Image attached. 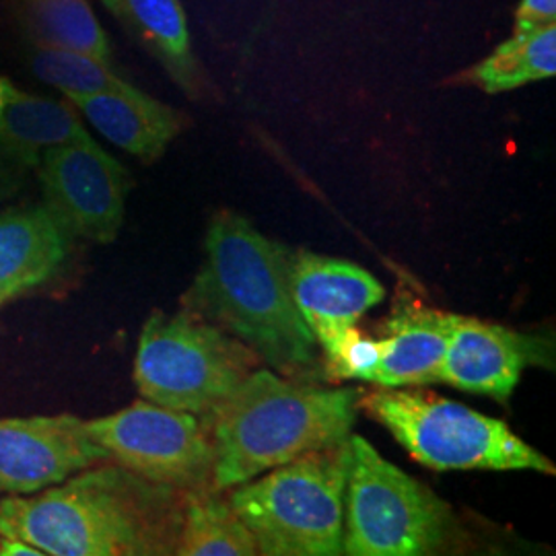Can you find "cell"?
I'll list each match as a JSON object with an SVG mask.
<instances>
[{
    "label": "cell",
    "instance_id": "22",
    "mask_svg": "<svg viewBox=\"0 0 556 556\" xmlns=\"http://www.w3.org/2000/svg\"><path fill=\"white\" fill-rule=\"evenodd\" d=\"M326 369L332 379H357L367 381L378 369L381 357V342L363 337L357 328H349L337 344L324 351Z\"/></svg>",
    "mask_w": 556,
    "mask_h": 556
},
{
    "label": "cell",
    "instance_id": "11",
    "mask_svg": "<svg viewBox=\"0 0 556 556\" xmlns=\"http://www.w3.org/2000/svg\"><path fill=\"white\" fill-rule=\"evenodd\" d=\"M289 285L299 314L321 351L337 344L386 298L383 285L363 266L307 250L291 252Z\"/></svg>",
    "mask_w": 556,
    "mask_h": 556
},
{
    "label": "cell",
    "instance_id": "5",
    "mask_svg": "<svg viewBox=\"0 0 556 556\" xmlns=\"http://www.w3.org/2000/svg\"><path fill=\"white\" fill-rule=\"evenodd\" d=\"M369 417L427 468L439 472H540L555 477V464L516 435L507 422L447 397L402 388H381L358 400Z\"/></svg>",
    "mask_w": 556,
    "mask_h": 556
},
{
    "label": "cell",
    "instance_id": "20",
    "mask_svg": "<svg viewBox=\"0 0 556 556\" xmlns=\"http://www.w3.org/2000/svg\"><path fill=\"white\" fill-rule=\"evenodd\" d=\"M36 43L60 46L112 62V46L87 0H20Z\"/></svg>",
    "mask_w": 556,
    "mask_h": 556
},
{
    "label": "cell",
    "instance_id": "24",
    "mask_svg": "<svg viewBox=\"0 0 556 556\" xmlns=\"http://www.w3.org/2000/svg\"><path fill=\"white\" fill-rule=\"evenodd\" d=\"M0 556H43V553L21 538L0 536Z\"/></svg>",
    "mask_w": 556,
    "mask_h": 556
},
{
    "label": "cell",
    "instance_id": "13",
    "mask_svg": "<svg viewBox=\"0 0 556 556\" xmlns=\"http://www.w3.org/2000/svg\"><path fill=\"white\" fill-rule=\"evenodd\" d=\"M75 239L43 202L0 211V309L56 280Z\"/></svg>",
    "mask_w": 556,
    "mask_h": 556
},
{
    "label": "cell",
    "instance_id": "23",
    "mask_svg": "<svg viewBox=\"0 0 556 556\" xmlns=\"http://www.w3.org/2000/svg\"><path fill=\"white\" fill-rule=\"evenodd\" d=\"M556 25V0H521L516 11V27Z\"/></svg>",
    "mask_w": 556,
    "mask_h": 556
},
{
    "label": "cell",
    "instance_id": "4",
    "mask_svg": "<svg viewBox=\"0 0 556 556\" xmlns=\"http://www.w3.org/2000/svg\"><path fill=\"white\" fill-rule=\"evenodd\" d=\"M351 438L298 457L229 489V503L258 555H342Z\"/></svg>",
    "mask_w": 556,
    "mask_h": 556
},
{
    "label": "cell",
    "instance_id": "9",
    "mask_svg": "<svg viewBox=\"0 0 556 556\" xmlns=\"http://www.w3.org/2000/svg\"><path fill=\"white\" fill-rule=\"evenodd\" d=\"M36 174L43 204L75 238L93 243L118 239L132 178L96 140L89 137L48 151Z\"/></svg>",
    "mask_w": 556,
    "mask_h": 556
},
{
    "label": "cell",
    "instance_id": "8",
    "mask_svg": "<svg viewBox=\"0 0 556 556\" xmlns=\"http://www.w3.org/2000/svg\"><path fill=\"white\" fill-rule=\"evenodd\" d=\"M89 438L122 468L178 491L208 489L215 450L206 422L149 400L85 420Z\"/></svg>",
    "mask_w": 556,
    "mask_h": 556
},
{
    "label": "cell",
    "instance_id": "12",
    "mask_svg": "<svg viewBox=\"0 0 556 556\" xmlns=\"http://www.w3.org/2000/svg\"><path fill=\"white\" fill-rule=\"evenodd\" d=\"M546 353L540 340L511 328L457 316L439 369V383L507 402L528 365Z\"/></svg>",
    "mask_w": 556,
    "mask_h": 556
},
{
    "label": "cell",
    "instance_id": "10",
    "mask_svg": "<svg viewBox=\"0 0 556 556\" xmlns=\"http://www.w3.org/2000/svg\"><path fill=\"white\" fill-rule=\"evenodd\" d=\"M103 462L77 415L0 418V497L40 493Z\"/></svg>",
    "mask_w": 556,
    "mask_h": 556
},
{
    "label": "cell",
    "instance_id": "19",
    "mask_svg": "<svg viewBox=\"0 0 556 556\" xmlns=\"http://www.w3.org/2000/svg\"><path fill=\"white\" fill-rule=\"evenodd\" d=\"M556 75V25L516 27V34L475 64L464 80L484 93L514 91Z\"/></svg>",
    "mask_w": 556,
    "mask_h": 556
},
{
    "label": "cell",
    "instance_id": "15",
    "mask_svg": "<svg viewBox=\"0 0 556 556\" xmlns=\"http://www.w3.org/2000/svg\"><path fill=\"white\" fill-rule=\"evenodd\" d=\"M457 314L410 307L386 324L378 369L369 379L379 388H417L439 383V369Z\"/></svg>",
    "mask_w": 556,
    "mask_h": 556
},
{
    "label": "cell",
    "instance_id": "16",
    "mask_svg": "<svg viewBox=\"0 0 556 556\" xmlns=\"http://www.w3.org/2000/svg\"><path fill=\"white\" fill-rule=\"evenodd\" d=\"M103 7L160 62L179 89L200 100L204 73L194 56L188 20L179 0H101Z\"/></svg>",
    "mask_w": 556,
    "mask_h": 556
},
{
    "label": "cell",
    "instance_id": "6",
    "mask_svg": "<svg viewBox=\"0 0 556 556\" xmlns=\"http://www.w3.org/2000/svg\"><path fill=\"white\" fill-rule=\"evenodd\" d=\"M454 536L456 517L438 493L351 435L342 555H438Z\"/></svg>",
    "mask_w": 556,
    "mask_h": 556
},
{
    "label": "cell",
    "instance_id": "2",
    "mask_svg": "<svg viewBox=\"0 0 556 556\" xmlns=\"http://www.w3.org/2000/svg\"><path fill=\"white\" fill-rule=\"evenodd\" d=\"M289 264L291 250L238 213L219 211L208 223L204 260L181 295V309L236 338L275 371L312 369L318 340L293 301Z\"/></svg>",
    "mask_w": 556,
    "mask_h": 556
},
{
    "label": "cell",
    "instance_id": "17",
    "mask_svg": "<svg viewBox=\"0 0 556 556\" xmlns=\"http://www.w3.org/2000/svg\"><path fill=\"white\" fill-rule=\"evenodd\" d=\"M89 137L66 98L50 100L20 89L0 116V153L27 169H36L48 151Z\"/></svg>",
    "mask_w": 556,
    "mask_h": 556
},
{
    "label": "cell",
    "instance_id": "3",
    "mask_svg": "<svg viewBox=\"0 0 556 556\" xmlns=\"http://www.w3.org/2000/svg\"><path fill=\"white\" fill-rule=\"evenodd\" d=\"M358 390L316 388L254 369L206 422L215 450L211 489L229 491L282 464L351 438Z\"/></svg>",
    "mask_w": 556,
    "mask_h": 556
},
{
    "label": "cell",
    "instance_id": "7",
    "mask_svg": "<svg viewBox=\"0 0 556 556\" xmlns=\"http://www.w3.org/2000/svg\"><path fill=\"white\" fill-rule=\"evenodd\" d=\"M258 357L239 340L186 309L151 312L140 330L135 383L142 400L211 417Z\"/></svg>",
    "mask_w": 556,
    "mask_h": 556
},
{
    "label": "cell",
    "instance_id": "25",
    "mask_svg": "<svg viewBox=\"0 0 556 556\" xmlns=\"http://www.w3.org/2000/svg\"><path fill=\"white\" fill-rule=\"evenodd\" d=\"M17 87L11 83V79H7V77H0V116L4 114V110H7V105L11 103V100L17 96Z\"/></svg>",
    "mask_w": 556,
    "mask_h": 556
},
{
    "label": "cell",
    "instance_id": "18",
    "mask_svg": "<svg viewBox=\"0 0 556 556\" xmlns=\"http://www.w3.org/2000/svg\"><path fill=\"white\" fill-rule=\"evenodd\" d=\"M179 556H254L256 540L223 491L200 489L184 493Z\"/></svg>",
    "mask_w": 556,
    "mask_h": 556
},
{
    "label": "cell",
    "instance_id": "21",
    "mask_svg": "<svg viewBox=\"0 0 556 556\" xmlns=\"http://www.w3.org/2000/svg\"><path fill=\"white\" fill-rule=\"evenodd\" d=\"M31 71L38 79L56 87L64 98L100 93L124 83L114 73L112 62L87 52L48 43H36L31 54Z\"/></svg>",
    "mask_w": 556,
    "mask_h": 556
},
{
    "label": "cell",
    "instance_id": "14",
    "mask_svg": "<svg viewBox=\"0 0 556 556\" xmlns=\"http://www.w3.org/2000/svg\"><path fill=\"white\" fill-rule=\"evenodd\" d=\"M66 100L103 139L144 165L160 160L188 124L184 112L147 96L128 80L108 91Z\"/></svg>",
    "mask_w": 556,
    "mask_h": 556
},
{
    "label": "cell",
    "instance_id": "1",
    "mask_svg": "<svg viewBox=\"0 0 556 556\" xmlns=\"http://www.w3.org/2000/svg\"><path fill=\"white\" fill-rule=\"evenodd\" d=\"M181 509L184 491L103 462L40 493L0 498V536L43 556L176 555Z\"/></svg>",
    "mask_w": 556,
    "mask_h": 556
}]
</instances>
